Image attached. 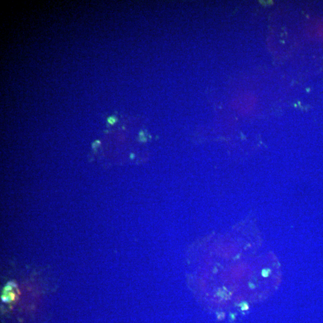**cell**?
I'll use <instances>...</instances> for the list:
<instances>
[{
	"instance_id": "obj_1",
	"label": "cell",
	"mask_w": 323,
	"mask_h": 323,
	"mask_svg": "<svg viewBox=\"0 0 323 323\" xmlns=\"http://www.w3.org/2000/svg\"><path fill=\"white\" fill-rule=\"evenodd\" d=\"M15 295L13 293H10V294L5 295L2 296L1 299L4 302H10V301L14 299Z\"/></svg>"
},
{
	"instance_id": "obj_2",
	"label": "cell",
	"mask_w": 323,
	"mask_h": 323,
	"mask_svg": "<svg viewBox=\"0 0 323 323\" xmlns=\"http://www.w3.org/2000/svg\"><path fill=\"white\" fill-rule=\"evenodd\" d=\"M117 119L115 117H110V118L108 119V122L111 124H113L116 123Z\"/></svg>"
},
{
	"instance_id": "obj_3",
	"label": "cell",
	"mask_w": 323,
	"mask_h": 323,
	"mask_svg": "<svg viewBox=\"0 0 323 323\" xmlns=\"http://www.w3.org/2000/svg\"><path fill=\"white\" fill-rule=\"evenodd\" d=\"M134 154H131V158H132V159H134Z\"/></svg>"
}]
</instances>
